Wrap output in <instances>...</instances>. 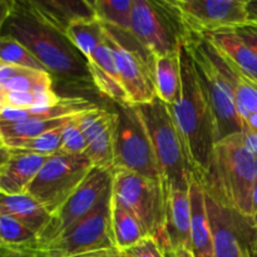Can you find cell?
Instances as JSON below:
<instances>
[{
    "mask_svg": "<svg viewBox=\"0 0 257 257\" xmlns=\"http://www.w3.org/2000/svg\"><path fill=\"white\" fill-rule=\"evenodd\" d=\"M242 257H253L252 252H251L250 247H246L245 251H243V256Z\"/></svg>",
    "mask_w": 257,
    "mask_h": 257,
    "instance_id": "cell-46",
    "label": "cell"
},
{
    "mask_svg": "<svg viewBox=\"0 0 257 257\" xmlns=\"http://www.w3.org/2000/svg\"><path fill=\"white\" fill-rule=\"evenodd\" d=\"M97 107L84 98H63L57 105L49 108H20L5 107L0 113V124H14V123L27 122V120L55 119V118L70 117L84 113Z\"/></svg>",
    "mask_w": 257,
    "mask_h": 257,
    "instance_id": "cell-21",
    "label": "cell"
},
{
    "mask_svg": "<svg viewBox=\"0 0 257 257\" xmlns=\"http://www.w3.org/2000/svg\"><path fill=\"white\" fill-rule=\"evenodd\" d=\"M2 64H3V63H2V62H0V65H2Z\"/></svg>",
    "mask_w": 257,
    "mask_h": 257,
    "instance_id": "cell-51",
    "label": "cell"
},
{
    "mask_svg": "<svg viewBox=\"0 0 257 257\" xmlns=\"http://www.w3.org/2000/svg\"><path fill=\"white\" fill-rule=\"evenodd\" d=\"M130 33L155 57L180 54L192 37L172 0H135Z\"/></svg>",
    "mask_w": 257,
    "mask_h": 257,
    "instance_id": "cell-5",
    "label": "cell"
},
{
    "mask_svg": "<svg viewBox=\"0 0 257 257\" xmlns=\"http://www.w3.org/2000/svg\"><path fill=\"white\" fill-rule=\"evenodd\" d=\"M166 256H167V257H172V256L170 255V253H166Z\"/></svg>",
    "mask_w": 257,
    "mask_h": 257,
    "instance_id": "cell-50",
    "label": "cell"
},
{
    "mask_svg": "<svg viewBox=\"0 0 257 257\" xmlns=\"http://www.w3.org/2000/svg\"><path fill=\"white\" fill-rule=\"evenodd\" d=\"M115 114L113 171H130L162 181L150 138L135 105L117 103Z\"/></svg>",
    "mask_w": 257,
    "mask_h": 257,
    "instance_id": "cell-9",
    "label": "cell"
},
{
    "mask_svg": "<svg viewBox=\"0 0 257 257\" xmlns=\"http://www.w3.org/2000/svg\"><path fill=\"white\" fill-rule=\"evenodd\" d=\"M191 202V247L193 257H213V238L207 207L205 190L198 181L193 178L190 186Z\"/></svg>",
    "mask_w": 257,
    "mask_h": 257,
    "instance_id": "cell-19",
    "label": "cell"
},
{
    "mask_svg": "<svg viewBox=\"0 0 257 257\" xmlns=\"http://www.w3.org/2000/svg\"><path fill=\"white\" fill-rule=\"evenodd\" d=\"M10 157H12V150L9 147H7L5 145L0 146V172L5 167V165L10 160Z\"/></svg>",
    "mask_w": 257,
    "mask_h": 257,
    "instance_id": "cell-39",
    "label": "cell"
},
{
    "mask_svg": "<svg viewBox=\"0 0 257 257\" xmlns=\"http://www.w3.org/2000/svg\"><path fill=\"white\" fill-rule=\"evenodd\" d=\"M156 94L165 104L176 102L181 90V60L177 55L155 57Z\"/></svg>",
    "mask_w": 257,
    "mask_h": 257,
    "instance_id": "cell-25",
    "label": "cell"
},
{
    "mask_svg": "<svg viewBox=\"0 0 257 257\" xmlns=\"http://www.w3.org/2000/svg\"><path fill=\"white\" fill-rule=\"evenodd\" d=\"M7 147L10 150L24 151V152L35 153V155L50 157L60 152L62 147V127L57 130L40 135L35 138L24 141H15V142L7 143Z\"/></svg>",
    "mask_w": 257,
    "mask_h": 257,
    "instance_id": "cell-31",
    "label": "cell"
},
{
    "mask_svg": "<svg viewBox=\"0 0 257 257\" xmlns=\"http://www.w3.org/2000/svg\"><path fill=\"white\" fill-rule=\"evenodd\" d=\"M48 157L12 150V157L0 172V192L24 195Z\"/></svg>",
    "mask_w": 257,
    "mask_h": 257,
    "instance_id": "cell-18",
    "label": "cell"
},
{
    "mask_svg": "<svg viewBox=\"0 0 257 257\" xmlns=\"http://www.w3.org/2000/svg\"><path fill=\"white\" fill-rule=\"evenodd\" d=\"M94 15L103 25L130 32L135 0H90Z\"/></svg>",
    "mask_w": 257,
    "mask_h": 257,
    "instance_id": "cell-27",
    "label": "cell"
},
{
    "mask_svg": "<svg viewBox=\"0 0 257 257\" xmlns=\"http://www.w3.org/2000/svg\"><path fill=\"white\" fill-rule=\"evenodd\" d=\"M13 4H14V2H9V0H0V33H2L3 27H4L10 12H12Z\"/></svg>",
    "mask_w": 257,
    "mask_h": 257,
    "instance_id": "cell-37",
    "label": "cell"
},
{
    "mask_svg": "<svg viewBox=\"0 0 257 257\" xmlns=\"http://www.w3.org/2000/svg\"><path fill=\"white\" fill-rule=\"evenodd\" d=\"M38 14L65 34L73 23L94 19L90 0H29Z\"/></svg>",
    "mask_w": 257,
    "mask_h": 257,
    "instance_id": "cell-20",
    "label": "cell"
},
{
    "mask_svg": "<svg viewBox=\"0 0 257 257\" xmlns=\"http://www.w3.org/2000/svg\"><path fill=\"white\" fill-rule=\"evenodd\" d=\"M105 30L107 39L114 53L128 104L140 105L155 100L157 98L155 55L145 49L130 32H120L108 27H105Z\"/></svg>",
    "mask_w": 257,
    "mask_h": 257,
    "instance_id": "cell-7",
    "label": "cell"
},
{
    "mask_svg": "<svg viewBox=\"0 0 257 257\" xmlns=\"http://www.w3.org/2000/svg\"><path fill=\"white\" fill-rule=\"evenodd\" d=\"M0 248L5 250V248H4V242H3V240H2V235H0Z\"/></svg>",
    "mask_w": 257,
    "mask_h": 257,
    "instance_id": "cell-48",
    "label": "cell"
},
{
    "mask_svg": "<svg viewBox=\"0 0 257 257\" xmlns=\"http://www.w3.org/2000/svg\"><path fill=\"white\" fill-rule=\"evenodd\" d=\"M112 171L93 167L79 187L50 216L49 222L38 235L37 250L97 210L112 196Z\"/></svg>",
    "mask_w": 257,
    "mask_h": 257,
    "instance_id": "cell-11",
    "label": "cell"
},
{
    "mask_svg": "<svg viewBox=\"0 0 257 257\" xmlns=\"http://www.w3.org/2000/svg\"><path fill=\"white\" fill-rule=\"evenodd\" d=\"M92 168L85 155L57 153L47 158L27 193L52 216L79 187Z\"/></svg>",
    "mask_w": 257,
    "mask_h": 257,
    "instance_id": "cell-10",
    "label": "cell"
},
{
    "mask_svg": "<svg viewBox=\"0 0 257 257\" xmlns=\"http://www.w3.org/2000/svg\"><path fill=\"white\" fill-rule=\"evenodd\" d=\"M190 191V190H188ZM188 191L168 190L163 230L153 237L165 252L191 247V202Z\"/></svg>",
    "mask_w": 257,
    "mask_h": 257,
    "instance_id": "cell-16",
    "label": "cell"
},
{
    "mask_svg": "<svg viewBox=\"0 0 257 257\" xmlns=\"http://www.w3.org/2000/svg\"><path fill=\"white\" fill-rule=\"evenodd\" d=\"M180 60L181 90L176 102L168 105V109L185 146L195 177L200 180L210 166L216 145L215 120L198 82L187 45L181 49Z\"/></svg>",
    "mask_w": 257,
    "mask_h": 257,
    "instance_id": "cell-2",
    "label": "cell"
},
{
    "mask_svg": "<svg viewBox=\"0 0 257 257\" xmlns=\"http://www.w3.org/2000/svg\"><path fill=\"white\" fill-rule=\"evenodd\" d=\"M73 117V115H70ZM70 117L55 118V119H43V120H27L14 124H0V135L4 145L15 141H24L35 138L40 135L63 127Z\"/></svg>",
    "mask_w": 257,
    "mask_h": 257,
    "instance_id": "cell-28",
    "label": "cell"
},
{
    "mask_svg": "<svg viewBox=\"0 0 257 257\" xmlns=\"http://www.w3.org/2000/svg\"><path fill=\"white\" fill-rule=\"evenodd\" d=\"M206 207L212 228L213 257H242L256 235L253 220L223 207L205 192Z\"/></svg>",
    "mask_w": 257,
    "mask_h": 257,
    "instance_id": "cell-14",
    "label": "cell"
},
{
    "mask_svg": "<svg viewBox=\"0 0 257 257\" xmlns=\"http://www.w3.org/2000/svg\"><path fill=\"white\" fill-rule=\"evenodd\" d=\"M80 127L87 142L85 156L93 167L113 171V145L117 114L112 110L94 107L82 113Z\"/></svg>",
    "mask_w": 257,
    "mask_h": 257,
    "instance_id": "cell-15",
    "label": "cell"
},
{
    "mask_svg": "<svg viewBox=\"0 0 257 257\" xmlns=\"http://www.w3.org/2000/svg\"><path fill=\"white\" fill-rule=\"evenodd\" d=\"M206 38L240 70L243 77L257 85V54L232 30L216 33Z\"/></svg>",
    "mask_w": 257,
    "mask_h": 257,
    "instance_id": "cell-23",
    "label": "cell"
},
{
    "mask_svg": "<svg viewBox=\"0 0 257 257\" xmlns=\"http://www.w3.org/2000/svg\"><path fill=\"white\" fill-rule=\"evenodd\" d=\"M242 141L245 147L250 151L252 155L257 156V132H251V131H243Z\"/></svg>",
    "mask_w": 257,
    "mask_h": 257,
    "instance_id": "cell-36",
    "label": "cell"
},
{
    "mask_svg": "<svg viewBox=\"0 0 257 257\" xmlns=\"http://www.w3.org/2000/svg\"><path fill=\"white\" fill-rule=\"evenodd\" d=\"M187 48L192 55L198 82L212 112L216 128V143L232 135L242 133L245 131V124L238 114L235 95L208 58L200 37L192 35Z\"/></svg>",
    "mask_w": 257,
    "mask_h": 257,
    "instance_id": "cell-8",
    "label": "cell"
},
{
    "mask_svg": "<svg viewBox=\"0 0 257 257\" xmlns=\"http://www.w3.org/2000/svg\"><path fill=\"white\" fill-rule=\"evenodd\" d=\"M245 131H251V132H257V113H252L248 115L245 120Z\"/></svg>",
    "mask_w": 257,
    "mask_h": 257,
    "instance_id": "cell-40",
    "label": "cell"
},
{
    "mask_svg": "<svg viewBox=\"0 0 257 257\" xmlns=\"http://www.w3.org/2000/svg\"><path fill=\"white\" fill-rule=\"evenodd\" d=\"M2 145H4V143H3V140H2V135H0V146Z\"/></svg>",
    "mask_w": 257,
    "mask_h": 257,
    "instance_id": "cell-49",
    "label": "cell"
},
{
    "mask_svg": "<svg viewBox=\"0 0 257 257\" xmlns=\"http://www.w3.org/2000/svg\"><path fill=\"white\" fill-rule=\"evenodd\" d=\"M135 107L150 138L162 182L171 190L188 191L195 173L168 105L156 98Z\"/></svg>",
    "mask_w": 257,
    "mask_h": 257,
    "instance_id": "cell-4",
    "label": "cell"
},
{
    "mask_svg": "<svg viewBox=\"0 0 257 257\" xmlns=\"http://www.w3.org/2000/svg\"><path fill=\"white\" fill-rule=\"evenodd\" d=\"M198 181L216 202L253 220L252 193L257 183V156L245 147L242 133L216 143L210 166Z\"/></svg>",
    "mask_w": 257,
    "mask_h": 257,
    "instance_id": "cell-3",
    "label": "cell"
},
{
    "mask_svg": "<svg viewBox=\"0 0 257 257\" xmlns=\"http://www.w3.org/2000/svg\"><path fill=\"white\" fill-rule=\"evenodd\" d=\"M0 235L8 251H35L38 247L37 233L8 216H0Z\"/></svg>",
    "mask_w": 257,
    "mask_h": 257,
    "instance_id": "cell-29",
    "label": "cell"
},
{
    "mask_svg": "<svg viewBox=\"0 0 257 257\" xmlns=\"http://www.w3.org/2000/svg\"><path fill=\"white\" fill-rule=\"evenodd\" d=\"M0 216H8L39 235L49 222L50 215L28 193L5 195L0 192Z\"/></svg>",
    "mask_w": 257,
    "mask_h": 257,
    "instance_id": "cell-22",
    "label": "cell"
},
{
    "mask_svg": "<svg viewBox=\"0 0 257 257\" xmlns=\"http://www.w3.org/2000/svg\"><path fill=\"white\" fill-rule=\"evenodd\" d=\"M0 35L24 45L50 73L74 79H90L85 58L67 34L43 19L29 0L14 2Z\"/></svg>",
    "mask_w": 257,
    "mask_h": 257,
    "instance_id": "cell-1",
    "label": "cell"
},
{
    "mask_svg": "<svg viewBox=\"0 0 257 257\" xmlns=\"http://www.w3.org/2000/svg\"><path fill=\"white\" fill-rule=\"evenodd\" d=\"M255 225H256V235H255V238H253V242L252 245H251L250 250L251 252H252L253 257H257V222H255Z\"/></svg>",
    "mask_w": 257,
    "mask_h": 257,
    "instance_id": "cell-44",
    "label": "cell"
},
{
    "mask_svg": "<svg viewBox=\"0 0 257 257\" xmlns=\"http://www.w3.org/2000/svg\"><path fill=\"white\" fill-rule=\"evenodd\" d=\"M112 197L140 220L150 237H157L163 230L166 198L170 188L160 180L124 170H114Z\"/></svg>",
    "mask_w": 257,
    "mask_h": 257,
    "instance_id": "cell-6",
    "label": "cell"
},
{
    "mask_svg": "<svg viewBox=\"0 0 257 257\" xmlns=\"http://www.w3.org/2000/svg\"><path fill=\"white\" fill-rule=\"evenodd\" d=\"M252 218L253 222H257V183L252 193Z\"/></svg>",
    "mask_w": 257,
    "mask_h": 257,
    "instance_id": "cell-42",
    "label": "cell"
},
{
    "mask_svg": "<svg viewBox=\"0 0 257 257\" xmlns=\"http://www.w3.org/2000/svg\"><path fill=\"white\" fill-rule=\"evenodd\" d=\"M166 253H170L172 257H193L192 253H191L188 250H186V248H180V250L173 251V252H166Z\"/></svg>",
    "mask_w": 257,
    "mask_h": 257,
    "instance_id": "cell-43",
    "label": "cell"
},
{
    "mask_svg": "<svg viewBox=\"0 0 257 257\" xmlns=\"http://www.w3.org/2000/svg\"><path fill=\"white\" fill-rule=\"evenodd\" d=\"M247 15L248 24L257 25V0H247Z\"/></svg>",
    "mask_w": 257,
    "mask_h": 257,
    "instance_id": "cell-38",
    "label": "cell"
},
{
    "mask_svg": "<svg viewBox=\"0 0 257 257\" xmlns=\"http://www.w3.org/2000/svg\"><path fill=\"white\" fill-rule=\"evenodd\" d=\"M69 257H120V252L118 248H105V250L89 251V252L79 253V255H73Z\"/></svg>",
    "mask_w": 257,
    "mask_h": 257,
    "instance_id": "cell-35",
    "label": "cell"
},
{
    "mask_svg": "<svg viewBox=\"0 0 257 257\" xmlns=\"http://www.w3.org/2000/svg\"><path fill=\"white\" fill-rule=\"evenodd\" d=\"M7 107V103H5V99H4V95L0 93V113L3 112V109Z\"/></svg>",
    "mask_w": 257,
    "mask_h": 257,
    "instance_id": "cell-45",
    "label": "cell"
},
{
    "mask_svg": "<svg viewBox=\"0 0 257 257\" xmlns=\"http://www.w3.org/2000/svg\"><path fill=\"white\" fill-rule=\"evenodd\" d=\"M80 114L70 117V119L62 127V147L59 153L73 156L85 155L87 142L80 127Z\"/></svg>",
    "mask_w": 257,
    "mask_h": 257,
    "instance_id": "cell-32",
    "label": "cell"
},
{
    "mask_svg": "<svg viewBox=\"0 0 257 257\" xmlns=\"http://www.w3.org/2000/svg\"><path fill=\"white\" fill-rule=\"evenodd\" d=\"M232 32L257 54V25L246 24Z\"/></svg>",
    "mask_w": 257,
    "mask_h": 257,
    "instance_id": "cell-34",
    "label": "cell"
},
{
    "mask_svg": "<svg viewBox=\"0 0 257 257\" xmlns=\"http://www.w3.org/2000/svg\"><path fill=\"white\" fill-rule=\"evenodd\" d=\"M110 200L104 201L89 216L34 251L38 257H69L89 251L115 247L110 223Z\"/></svg>",
    "mask_w": 257,
    "mask_h": 257,
    "instance_id": "cell-12",
    "label": "cell"
},
{
    "mask_svg": "<svg viewBox=\"0 0 257 257\" xmlns=\"http://www.w3.org/2000/svg\"><path fill=\"white\" fill-rule=\"evenodd\" d=\"M191 35L210 37L248 24L247 0H172Z\"/></svg>",
    "mask_w": 257,
    "mask_h": 257,
    "instance_id": "cell-13",
    "label": "cell"
},
{
    "mask_svg": "<svg viewBox=\"0 0 257 257\" xmlns=\"http://www.w3.org/2000/svg\"><path fill=\"white\" fill-rule=\"evenodd\" d=\"M7 251L8 250H3V248H0V257H5V255H7Z\"/></svg>",
    "mask_w": 257,
    "mask_h": 257,
    "instance_id": "cell-47",
    "label": "cell"
},
{
    "mask_svg": "<svg viewBox=\"0 0 257 257\" xmlns=\"http://www.w3.org/2000/svg\"><path fill=\"white\" fill-rule=\"evenodd\" d=\"M110 223L115 248L119 251L150 237L140 220L113 197L110 200Z\"/></svg>",
    "mask_w": 257,
    "mask_h": 257,
    "instance_id": "cell-24",
    "label": "cell"
},
{
    "mask_svg": "<svg viewBox=\"0 0 257 257\" xmlns=\"http://www.w3.org/2000/svg\"><path fill=\"white\" fill-rule=\"evenodd\" d=\"M87 64L90 79L99 92L115 103H128L127 95L120 83L114 53L107 37L104 42L87 58Z\"/></svg>",
    "mask_w": 257,
    "mask_h": 257,
    "instance_id": "cell-17",
    "label": "cell"
},
{
    "mask_svg": "<svg viewBox=\"0 0 257 257\" xmlns=\"http://www.w3.org/2000/svg\"><path fill=\"white\" fill-rule=\"evenodd\" d=\"M120 257H167L160 243L153 237H147L137 245L120 250Z\"/></svg>",
    "mask_w": 257,
    "mask_h": 257,
    "instance_id": "cell-33",
    "label": "cell"
},
{
    "mask_svg": "<svg viewBox=\"0 0 257 257\" xmlns=\"http://www.w3.org/2000/svg\"><path fill=\"white\" fill-rule=\"evenodd\" d=\"M0 62L25 69L48 72L24 45L20 44L14 38L7 35H0Z\"/></svg>",
    "mask_w": 257,
    "mask_h": 257,
    "instance_id": "cell-30",
    "label": "cell"
},
{
    "mask_svg": "<svg viewBox=\"0 0 257 257\" xmlns=\"http://www.w3.org/2000/svg\"><path fill=\"white\" fill-rule=\"evenodd\" d=\"M67 37L75 48L87 58L102 44L107 37L105 27L97 19H87L73 23L67 29Z\"/></svg>",
    "mask_w": 257,
    "mask_h": 257,
    "instance_id": "cell-26",
    "label": "cell"
},
{
    "mask_svg": "<svg viewBox=\"0 0 257 257\" xmlns=\"http://www.w3.org/2000/svg\"><path fill=\"white\" fill-rule=\"evenodd\" d=\"M5 257H38L34 251H7Z\"/></svg>",
    "mask_w": 257,
    "mask_h": 257,
    "instance_id": "cell-41",
    "label": "cell"
}]
</instances>
